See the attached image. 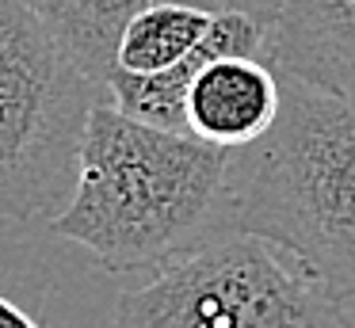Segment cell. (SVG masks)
<instances>
[{
    "mask_svg": "<svg viewBox=\"0 0 355 328\" xmlns=\"http://www.w3.org/2000/svg\"><path fill=\"white\" fill-rule=\"evenodd\" d=\"M279 80L275 126L230 153L225 233L271 241L347 302L355 297V99L291 73Z\"/></svg>",
    "mask_w": 355,
    "mask_h": 328,
    "instance_id": "7a4b0ae2",
    "label": "cell"
},
{
    "mask_svg": "<svg viewBox=\"0 0 355 328\" xmlns=\"http://www.w3.org/2000/svg\"><path fill=\"white\" fill-rule=\"evenodd\" d=\"M230 153L157 130L100 103L80 153V183L54 233L111 271L164 267L225 236Z\"/></svg>",
    "mask_w": 355,
    "mask_h": 328,
    "instance_id": "6da1fadb",
    "label": "cell"
},
{
    "mask_svg": "<svg viewBox=\"0 0 355 328\" xmlns=\"http://www.w3.org/2000/svg\"><path fill=\"white\" fill-rule=\"evenodd\" d=\"M157 4L214 8V0H27V8L46 23L50 35L69 50V58L103 84L115 73V53L119 42H123V31Z\"/></svg>",
    "mask_w": 355,
    "mask_h": 328,
    "instance_id": "ba28073f",
    "label": "cell"
},
{
    "mask_svg": "<svg viewBox=\"0 0 355 328\" xmlns=\"http://www.w3.org/2000/svg\"><path fill=\"white\" fill-rule=\"evenodd\" d=\"M214 8L199 4H157L141 12L123 31V42L115 53V69L130 76H153L180 65L187 53L199 50L207 31L214 27Z\"/></svg>",
    "mask_w": 355,
    "mask_h": 328,
    "instance_id": "9c48e42d",
    "label": "cell"
},
{
    "mask_svg": "<svg viewBox=\"0 0 355 328\" xmlns=\"http://www.w3.org/2000/svg\"><path fill=\"white\" fill-rule=\"evenodd\" d=\"M263 61L321 92L355 99V0H286L268 23Z\"/></svg>",
    "mask_w": 355,
    "mask_h": 328,
    "instance_id": "8992f818",
    "label": "cell"
},
{
    "mask_svg": "<svg viewBox=\"0 0 355 328\" xmlns=\"http://www.w3.org/2000/svg\"><path fill=\"white\" fill-rule=\"evenodd\" d=\"M263 42H268V23L245 12H218L214 27L199 42V50L187 53L180 65L164 69L153 76H130V73H111V103L126 111L130 119L149 122L157 130H172V134H187V92H191L195 76L222 58H263Z\"/></svg>",
    "mask_w": 355,
    "mask_h": 328,
    "instance_id": "52a82bcc",
    "label": "cell"
},
{
    "mask_svg": "<svg viewBox=\"0 0 355 328\" xmlns=\"http://www.w3.org/2000/svg\"><path fill=\"white\" fill-rule=\"evenodd\" d=\"M283 80L263 58L210 61L187 92V134L214 149H245L260 141L279 119Z\"/></svg>",
    "mask_w": 355,
    "mask_h": 328,
    "instance_id": "5b68a950",
    "label": "cell"
},
{
    "mask_svg": "<svg viewBox=\"0 0 355 328\" xmlns=\"http://www.w3.org/2000/svg\"><path fill=\"white\" fill-rule=\"evenodd\" d=\"M119 328H355L313 271L248 233H225L157 267L119 297Z\"/></svg>",
    "mask_w": 355,
    "mask_h": 328,
    "instance_id": "277c9868",
    "label": "cell"
},
{
    "mask_svg": "<svg viewBox=\"0 0 355 328\" xmlns=\"http://www.w3.org/2000/svg\"><path fill=\"white\" fill-rule=\"evenodd\" d=\"M0 328H42V325L19 305H12L8 297H0Z\"/></svg>",
    "mask_w": 355,
    "mask_h": 328,
    "instance_id": "8fae6325",
    "label": "cell"
},
{
    "mask_svg": "<svg viewBox=\"0 0 355 328\" xmlns=\"http://www.w3.org/2000/svg\"><path fill=\"white\" fill-rule=\"evenodd\" d=\"M214 8L218 12H245V15H256V19L271 23L286 8V0H214Z\"/></svg>",
    "mask_w": 355,
    "mask_h": 328,
    "instance_id": "30bf717a",
    "label": "cell"
},
{
    "mask_svg": "<svg viewBox=\"0 0 355 328\" xmlns=\"http://www.w3.org/2000/svg\"><path fill=\"white\" fill-rule=\"evenodd\" d=\"M107 99L27 0H0V218L54 225L69 210L88 122Z\"/></svg>",
    "mask_w": 355,
    "mask_h": 328,
    "instance_id": "3957f363",
    "label": "cell"
}]
</instances>
